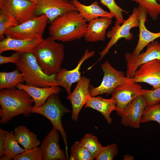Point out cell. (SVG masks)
I'll return each instance as SVG.
<instances>
[{
  "mask_svg": "<svg viewBox=\"0 0 160 160\" xmlns=\"http://www.w3.org/2000/svg\"><path fill=\"white\" fill-rule=\"evenodd\" d=\"M134 159V156L128 154L124 155L123 158L124 160H133Z\"/></svg>",
  "mask_w": 160,
  "mask_h": 160,
  "instance_id": "74e56055",
  "label": "cell"
},
{
  "mask_svg": "<svg viewBox=\"0 0 160 160\" xmlns=\"http://www.w3.org/2000/svg\"><path fill=\"white\" fill-rule=\"evenodd\" d=\"M139 23V9L138 7L134 8L132 14L121 25H115L111 30L107 33V36L111 39L105 48L99 53L100 55V58L89 69H90L103 59L108 53L112 47L120 39L123 38L127 41L132 39L133 36L130 31L134 28L138 27Z\"/></svg>",
  "mask_w": 160,
  "mask_h": 160,
  "instance_id": "52a82bcc",
  "label": "cell"
},
{
  "mask_svg": "<svg viewBox=\"0 0 160 160\" xmlns=\"http://www.w3.org/2000/svg\"><path fill=\"white\" fill-rule=\"evenodd\" d=\"M14 160H42V152L40 147H37L25 151L17 156Z\"/></svg>",
  "mask_w": 160,
  "mask_h": 160,
  "instance_id": "e575fe53",
  "label": "cell"
},
{
  "mask_svg": "<svg viewBox=\"0 0 160 160\" xmlns=\"http://www.w3.org/2000/svg\"><path fill=\"white\" fill-rule=\"evenodd\" d=\"M17 23L9 14L0 11V40L5 38L4 33L6 29L12 26L18 25Z\"/></svg>",
  "mask_w": 160,
  "mask_h": 160,
  "instance_id": "1f68e13d",
  "label": "cell"
},
{
  "mask_svg": "<svg viewBox=\"0 0 160 160\" xmlns=\"http://www.w3.org/2000/svg\"><path fill=\"white\" fill-rule=\"evenodd\" d=\"M142 89L139 84L133 82L132 78H127L122 84L117 87L112 94L116 101L117 114L121 116L127 106L138 95Z\"/></svg>",
  "mask_w": 160,
  "mask_h": 160,
  "instance_id": "8fae6325",
  "label": "cell"
},
{
  "mask_svg": "<svg viewBox=\"0 0 160 160\" xmlns=\"http://www.w3.org/2000/svg\"><path fill=\"white\" fill-rule=\"evenodd\" d=\"M58 94L50 95L45 103L41 106L35 107L33 106L30 110L31 113L42 115L49 119L54 128L61 134L65 144V154L68 159V146L67 135L62 122V118L65 113H70L71 111L62 103Z\"/></svg>",
  "mask_w": 160,
  "mask_h": 160,
  "instance_id": "5b68a950",
  "label": "cell"
},
{
  "mask_svg": "<svg viewBox=\"0 0 160 160\" xmlns=\"http://www.w3.org/2000/svg\"><path fill=\"white\" fill-rule=\"evenodd\" d=\"M132 80L135 83H147L153 89L160 87V60L155 59L140 65Z\"/></svg>",
  "mask_w": 160,
  "mask_h": 160,
  "instance_id": "4fadbf2b",
  "label": "cell"
},
{
  "mask_svg": "<svg viewBox=\"0 0 160 160\" xmlns=\"http://www.w3.org/2000/svg\"><path fill=\"white\" fill-rule=\"evenodd\" d=\"M146 106V99L140 95L137 97L125 108L122 115L121 123L125 127L140 128L143 111Z\"/></svg>",
  "mask_w": 160,
  "mask_h": 160,
  "instance_id": "9a60e30c",
  "label": "cell"
},
{
  "mask_svg": "<svg viewBox=\"0 0 160 160\" xmlns=\"http://www.w3.org/2000/svg\"><path fill=\"white\" fill-rule=\"evenodd\" d=\"M43 39H17L6 36L0 42V54L7 51L12 50L20 53L33 52Z\"/></svg>",
  "mask_w": 160,
  "mask_h": 160,
  "instance_id": "ac0fdd59",
  "label": "cell"
},
{
  "mask_svg": "<svg viewBox=\"0 0 160 160\" xmlns=\"http://www.w3.org/2000/svg\"><path fill=\"white\" fill-rule=\"evenodd\" d=\"M15 65L17 69L23 74V81L26 84L39 87L58 86L56 74L49 75L45 73L33 52L21 53Z\"/></svg>",
  "mask_w": 160,
  "mask_h": 160,
  "instance_id": "277c9868",
  "label": "cell"
},
{
  "mask_svg": "<svg viewBox=\"0 0 160 160\" xmlns=\"http://www.w3.org/2000/svg\"><path fill=\"white\" fill-rule=\"evenodd\" d=\"M36 3L29 0H0V11L11 16L18 25L35 15Z\"/></svg>",
  "mask_w": 160,
  "mask_h": 160,
  "instance_id": "9c48e42d",
  "label": "cell"
},
{
  "mask_svg": "<svg viewBox=\"0 0 160 160\" xmlns=\"http://www.w3.org/2000/svg\"><path fill=\"white\" fill-rule=\"evenodd\" d=\"M158 2L160 3V0H157Z\"/></svg>",
  "mask_w": 160,
  "mask_h": 160,
  "instance_id": "60d3db41",
  "label": "cell"
},
{
  "mask_svg": "<svg viewBox=\"0 0 160 160\" xmlns=\"http://www.w3.org/2000/svg\"><path fill=\"white\" fill-rule=\"evenodd\" d=\"M16 87L25 91L30 95L33 100V106L35 107L41 106L50 95L58 94L61 90V88L58 86L39 87L19 83Z\"/></svg>",
  "mask_w": 160,
  "mask_h": 160,
  "instance_id": "44dd1931",
  "label": "cell"
},
{
  "mask_svg": "<svg viewBox=\"0 0 160 160\" xmlns=\"http://www.w3.org/2000/svg\"><path fill=\"white\" fill-rule=\"evenodd\" d=\"M34 103L33 99L25 91L15 88L0 91V123L5 124L20 114L28 116Z\"/></svg>",
  "mask_w": 160,
  "mask_h": 160,
  "instance_id": "7a4b0ae2",
  "label": "cell"
},
{
  "mask_svg": "<svg viewBox=\"0 0 160 160\" xmlns=\"http://www.w3.org/2000/svg\"><path fill=\"white\" fill-rule=\"evenodd\" d=\"M112 23L111 19L106 17H99L89 22L84 36L85 41L92 42L104 41L106 30Z\"/></svg>",
  "mask_w": 160,
  "mask_h": 160,
  "instance_id": "ffe728a7",
  "label": "cell"
},
{
  "mask_svg": "<svg viewBox=\"0 0 160 160\" xmlns=\"http://www.w3.org/2000/svg\"><path fill=\"white\" fill-rule=\"evenodd\" d=\"M50 36L56 41L71 42L84 37L87 21L76 10L67 12L55 18L50 23Z\"/></svg>",
  "mask_w": 160,
  "mask_h": 160,
  "instance_id": "6da1fadb",
  "label": "cell"
},
{
  "mask_svg": "<svg viewBox=\"0 0 160 160\" xmlns=\"http://www.w3.org/2000/svg\"><path fill=\"white\" fill-rule=\"evenodd\" d=\"M101 67L104 73L103 80L98 87H94L90 85L89 91L91 97L104 94L107 95H111L127 78L123 72L115 69L108 60L102 64Z\"/></svg>",
  "mask_w": 160,
  "mask_h": 160,
  "instance_id": "ba28073f",
  "label": "cell"
},
{
  "mask_svg": "<svg viewBox=\"0 0 160 160\" xmlns=\"http://www.w3.org/2000/svg\"><path fill=\"white\" fill-rule=\"evenodd\" d=\"M15 138L14 132L11 131L7 135L4 146L5 154L11 159H13L20 154L26 151L21 148Z\"/></svg>",
  "mask_w": 160,
  "mask_h": 160,
  "instance_id": "484cf974",
  "label": "cell"
},
{
  "mask_svg": "<svg viewBox=\"0 0 160 160\" xmlns=\"http://www.w3.org/2000/svg\"><path fill=\"white\" fill-rule=\"evenodd\" d=\"M80 15L87 22L100 17L112 19L114 15L110 12L103 9L99 5L98 1H95L91 5H85L78 0H71Z\"/></svg>",
  "mask_w": 160,
  "mask_h": 160,
  "instance_id": "7402d4cb",
  "label": "cell"
},
{
  "mask_svg": "<svg viewBox=\"0 0 160 160\" xmlns=\"http://www.w3.org/2000/svg\"><path fill=\"white\" fill-rule=\"evenodd\" d=\"M144 52L135 55L127 52L125 55L127 62L125 75L127 78H132L134 73L139 67L142 64L153 60H160V43L155 40L148 44Z\"/></svg>",
  "mask_w": 160,
  "mask_h": 160,
  "instance_id": "30bf717a",
  "label": "cell"
},
{
  "mask_svg": "<svg viewBox=\"0 0 160 160\" xmlns=\"http://www.w3.org/2000/svg\"><path fill=\"white\" fill-rule=\"evenodd\" d=\"M15 139L26 151L37 147L41 143L37 135L31 132L25 126L22 125L16 127L14 132Z\"/></svg>",
  "mask_w": 160,
  "mask_h": 160,
  "instance_id": "cb8c5ba5",
  "label": "cell"
},
{
  "mask_svg": "<svg viewBox=\"0 0 160 160\" xmlns=\"http://www.w3.org/2000/svg\"><path fill=\"white\" fill-rule=\"evenodd\" d=\"M11 159L9 156L6 154H4L0 157V160H10Z\"/></svg>",
  "mask_w": 160,
  "mask_h": 160,
  "instance_id": "f35d334b",
  "label": "cell"
},
{
  "mask_svg": "<svg viewBox=\"0 0 160 160\" xmlns=\"http://www.w3.org/2000/svg\"><path fill=\"white\" fill-rule=\"evenodd\" d=\"M95 54V51L90 52L87 49L74 68L71 70H67L65 68H61L56 74L55 79L57 85L63 87L68 95L71 93L72 84L77 82L81 77L80 70L81 65L85 60L93 56Z\"/></svg>",
  "mask_w": 160,
  "mask_h": 160,
  "instance_id": "2e32d148",
  "label": "cell"
},
{
  "mask_svg": "<svg viewBox=\"0 0 160 160\" xmlns=\"http://www.w3.org/2000/svg\"><path fill=\"white\" fill-rule=\"evenodd\" d=\"M118 153V148L115 143L103 147L96 156L97 160H112Z\"/></svg>",
  "mask_w": 160,
  "mask_h": 160,
  "instance_id": "d6a6232c",
  "label": "cell"
},
{
  "mask_svg": "<svg viewBox=\"0 0 160 160\" xmlns=\"http://www.w3.org/2000/svg\"><path fill=\"white\" fill-rule=\"evenodd\" d=\"M90 81L89 78L81 76L73 91L67 97L71 104V118L74 121H78V115L81 110L91 97L89 91Z\"/></svg>",
  "mask_w": 160,
  "mask_h": 160,
  "instance_id": "5bb4252c",
  "label": "cell"
},
{
  "mask_svg": "<svg viewBox=\"0 0 160 160\" xmlns=\"http://www.w3.org/2000/svg\"><path fill=\"white\" fill-rule=\"evenodd\" d=\"M29 0L32 1L33 2H34L36 3V2L37 1V0Z\"/></svg>",
  "mask_w": 160,
  "mask_h": 160,
  "instance_id": "ab89813d",
  "label": "cell"
},
{
  "mask_svg": "<svg viewBox=\"0 0 160 160\" xmlns=\"http://www.w3.org/2000/svg\"><path fill=\"white\" fill-rule=\"evenodd\" d=\"M9 132L0 129V157L5 154L4 146L7 136Z\"/></svg>",
  "mask_w": 160,
  "mask_h": 160,
  "instance_id": "8d00e7d4",
  "label": "cell"
},
{
  "mask_svg": "<svg viewBox=\"0 0 160 160\" xmlns=\"http://www.w3.org/2000/svg\"><path fill=\"white\" fill-rule=\"evenodd\" d=\"M60 135L54 128L51 129L42 141L40 146L43 160H66L64 151L59 143Z\"/></svg>",
  "mask_w": 160,
  "mask_h": 160,
  "instance_id": "e0dca14e",
  "label": "cell"
},
{
  "mask_svg": "<svg viewBox=\"0 0 160 160\" xmlns=\"http://www.w3.org/2000/svg\"><path fill=\"white\" fill-rule=\"evenodd\" d=\"M24 82L23 74L17 69L10 72H0V89L15 88Z\"/></svg>",
  "mask_w": 160,
  "mask_h": 160,
  "instance_id": "d4e9b609",
  "label": "cell"
},
{
  "mask_svg": "<svg viewBox=\"0 0 160 160\" xmlns=\"http://www.w3.org/2000/svg\"><path fill=\"white\" fill-rule=\"evenodd\" d=\"M80 142L91 153L95 159L103 147L97 137L91 134H86Z\"/></svg>",
  "mask_w": 160,
  "mask_h": 160,
  "instance_id": "83f0119b",
  "label": "cell"
},
{
  "mask_svg": "<svg viewBox=\"0 0 160 160\" xmlns=\"http://www.w3.org/2000/svg\"><path fill=\"white\" fill-rule=\"evenodd\" d=\"M140 94L145 97L146 106L153 105L160 103V87L155 89L148 90L142 89Z\"/></svg>",
  "mask_w": 160,
  "mask_h": 160,
  "instance_id": "836d02e7",
  "label": "cell"
},
{
  "mask_svg": "<svg viewBox=\"0 0 160 160\" xmlns=\"http://www.w3.org/2000/svg\"><path fill=\"white\" fill-rule=\"evenodd\" d=\"M157 122L160 128V103L153 105L146 106L143 111L141 123L150 121Z\"/></svg>",
  "mask_w": 160,
  "mask_h": 160,
  "instance_id": "4dcf8cb0",
  "label": "cell"
},
{
  "mask_svg": "<svg viewBox=\"0 0 160 160\" xmlns=\"http://www.w3.org/2000/svg\"><path fill=\"white\" fill-rule=\"evenodd\" d=\"M77 9L71 0H37L35 15H46L50 24L55 18L64 13Z\"/></svg>",
  "mask_w": 160,
  "mask_h": 160,
  "instance_id": "7c38bea8",
  "label": "cell"
},
{
  "mask_svg": "<svg viewBox=\"0 0 160 160\" xmlns=\"http://www.w3.org/2000/svg\"><path fill=\"white\" fill-rule=\"evenodd\" d=\"M95 158L80 142L76 141L71 146L70 160H93Z\"/></svg>",
  "mask_w": 160,
  "mask_h": 160,
  "instance_id": "4316f807",
  "label": "cell"
},
{
  "mask_svg": "<svg viewBox=\"0 0 160 160\" xmlns=\"http://www.w3.org/2000/svg\"><path fill=\"white\" fill-rule=\"evenodd\" d=\"M44 15H34L26 21L6 30L4 35L17 39H43L42 36L48 23Z\"/></svg>",
  "mask_w": 160,
  "mask_h": 160,
  "instance_id": "8992f818",
  "label": "cell"
},
{
  "mask_svg": "<svg viewBox=\"0 0 160 160\" xmlns=\"http://www.w3.org/2000/svg\"><path fill=\"white\" fill-rule=\"evenodd\" d=\"M100 3L106 7L109 12L113 14L116 21L115 25H118L122 24L125 21L123 13H127V12L122 9L117 4L114 0H100Z\"/></svg>",
  "mask_w": 160,
  "mask_h": 160,
  "instance_id": "f546056e",
  "label": "cell"
},
{
  "mask_svg": "<svg viewBox=\"0 0 160 160\" xmlns=\"http://www.w3.org/2000/svg\"><path fill=\"white\" fill-rule=\"evenodd\" d=\"M139 4L145 10L153 20H157L160 14V3L157 0H131Z\"/></svg>",
  "mask_w": 160,
  "mask_h": 160,
  "instance_id": "f1b7e54d",
  "label": "cell"
},
{
  "mask_svg": "<svg viewBox=\"0 0 160 160\" xmlns=\"http://www.w3.org/2000/svg\"><path fill=\"white\" fill-rule=\"evenodd\" d=\"M138 7L139 23V39L137 45L132 52L135 55L140 53L148 44L160 38V32H152L147 28L145 22L147 19V12L141 6L139 5Z\"/></svg>",
  "mask_w": 160,
  "mask_h": 160,
  "instance_id": "d6986e66",
  "label": "cell"
},
{
  "mask_svg": "<svg viewBox=\"0 0 160 160\" xmlns=\"http://www.w3.org/2000/svg\"><path fill=\"white\" fill-rule=\"evenodd\" d=\"M56 41L49 36L33 52L43 71L49 75L56 74L60 71L64 57V45Z\"/></svg>",
  "mask_w": 160,
  "mask_h": 160,
  "instance_id": "3957f363",
  "label": "cell"
},
{
  "mask_svg": "<svg viewBox=\"0 0 160 160\" xmlns=\"http://www.w3.org/2000/svg\"><path fill=\"white\" fill-rule=\"evenodd\" d=\"M86 108H89L100 112L109 124L111 123L112 119L110 115L116 111V102L112 97L110 99L103 98L100 96L91 97L86 102Z\"/></svg>",
  "mask_w": 160,
  "mask_h": 160,
  "instance_id": "603a6c76",
  "label": "cell"
},
{
  "mask_svg": "<svg viewBox=\"0 0 160 160\" xmlns=\"http://www.w3.org/2000/svg\"><path fill=\"white\" fill-rule=\"evenodd\" d=\"M21 54L17 52L9 56H5L0 55V64L12 63L15 64L19 60Z\"/></svg>",
  "mask_w": 160,
  "mask_h": 160,
  "instance_id": "d590c367",
  "label": "cell"
}]
</instances>
